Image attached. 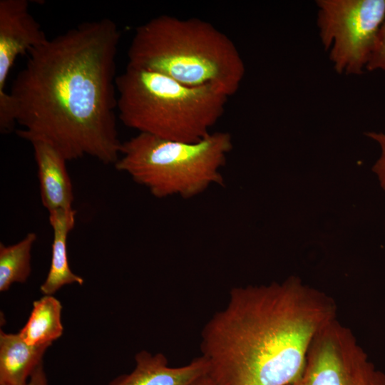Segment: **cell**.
Here are the masks:
<instances>
[{"label":"cell","mask_w":385,"mask_h":385,"mask_svg":"<svg viewBox=\"0 0 385 385\" xmlns=\"http://www.w3.org/2000/svg\"><path fill=\"white\" fill-rule=\"evenodd\" d=\"M120 30L111 19L86 21L48 38L28 55L9 92L16 134L43 141L67 161L91 156L115 165V60Z\"/></svg>","instance_id":"1"},{"label":"cell","mask_w":385,"mask_h":385,"mask_svg":"<svg viewBox=\"0 0 385 385\" xmlns=\"http://www.w3.org/2000/svg\"><path fill=\"white\" fill-rule=\"evenodd\" d=\"M329 296L297 277L231 289L201 332L215 385H289L303 372L316 336L337 319Z\"/></svg>","instance_id":"2"},{"label":"cell","mask_w":385,"mask_h":385,"mask_svg":"<svg viewBox=\"0 0 385 385\" xmlns=\"http://www.w3.org/2000/svg\"><path fill=\"white\" fill-rule=\"evenodd\" d=\"M128 64L192 87L210 85L229 97L239 89L245 65L232 39L210 22L162 14L139 25Z\"/></svg>","instance_id":"3"},{"label":"cell","mask_w":385,"mask_h":385,"mask_svg":"<svg viewBox=\"0 0 385 385\" xmlns=\"http://www.w3.org/2000/svg\"><path fill=\"white\" fill-rule=\"evenodd\" d=\"M115 85L118 118L125 126L185 143L198 142L211 133L229 98L213 86H188L128 65Z\"/></svg>","instance_id":"4"},{"label":"cell","mask_w":385,"mask_h":385,"mask_svg":"<svg viewBox=\"0 0 385 385\" xmlns=\"http://www.w3.org/2000/svg\"><path fill=\"white\" fill-rule=\"evenodd\" d=\"M232 148L227 132L210 133L195 143L138 133L122 143L114 166L157 198H191L210 185L223 183L220 169Z\"/></svg>","instance_id":"5"},{"label":"cell","mask_w":385,"mask_h":385,"mask_svg":"<svg viewBox=\"0 0 385 385\" xmlns=\"http://www.w3.org/2000/svg\"><path fill=\"white\" fill-rule=\"evenodd\" d=\"M316 6L319 38L334 71L363 73L385 19V0H317Z\"/></svg>","instance_id":"6"},{"label":"cell","mask_w":385,"mask_h":385,"mask_svg":"<svg viewBox=\"0 0 385 385\" xmlns=\"http://www.w3.org/2000/svg\"><path fill=\"white\" fill-rule=\"evenodd\" d=\"M289 385H385V374L336 319L316 336L303 372Z\"/></svg>","instance_id":"7"},{"label":"cell","mask_w":385,"mask_h":385,"mask_svg":"<svg viewBox=\"0 0 385 385\" xmlns=\"http://www.w3.org/2000/svg\"><path fill=\"white\" fill-rule=\"evenodd\" d=\"M46 34L29 11L27 0L0 1V115L12 112L6 83L19 56L29 55L47 41Z\"/></svg>","instance_id":"8"},{"label":"cell","mask_w":385,"mask_h":385,"mask_svg":"<svg viewBox=\"0 0 385 385\" xmlns=\"http://www.w3.org/2000/svg\"><path fill=\"white\" fill-rule=\"evenodd\" d=\"M135 367L132 372L117 376L108 385H190L207 374L209 365L200 356L187 365L170 367L162 353L152 354L141 351L135 356Z\"/></svg>","instance_id":"9"},{"label":"cell","mask_w":385,"mask_h":385,"mask_svg":"<svg viewBox=\"0 0 385 385\" xmlns=\"http://www.w3.org/2000/svg\"><path fill=\"white\" fill-rule=\"evenodd\" d=\"M37 166L40 195L48 213L73 209V185L66 159L54 147L43 141L31 143Z\"/></svg>","instance_id":"10"},{"label":"cell","mask_w":385,"mask_h":385,"mask_svg":"<svg viewBox=\"0 0 385 385\" xmlns=\"http://www.w3.org/2000/svg\"><path fill=\"white\" fill-rule=\"evenodd\" d=\"M76 213L73 208L48 213L53 237L50 268L45 281L40 287L44 295H52L66 284L77 283L82 285L84 282L81 277L71 271L68 260L67 239L74 227Z\"/></svg>","instance_id":"11"},{"label":"cell","mask_w":385,"mask_h":385,"mask_svg":"<svg viewBox=\"0 0 385 385\" xmlns=\"http://www.w3.org/2000/svg\"><path fill=\"white\" fill-rule=\"evenodd\" d=\"M51 344L31 346L18 334L0 331V385H24Z\"/></svg>","instance_id":"12"},{"label":"cell","mask_w":385,"mask_h":385,"mask_svg":"<svg viewBox=\"0 0 385 385\" xmlns=\"http://www.w3.org/2000/svg\"><path fill=\"white\" fill-rule=\"evenodd\" d=\"M62 306L52 295H44L34 301L28 321L19 334L29 345L51 344L63 332Z\"/></svg>","instance_id":"13"},{"label":"cell","mask_w":385,"mask_h":385,"mask_svg":"<svg viewBox=\"0 0 385 385\" xmlns=\"http://www.w3.org/2000/svg\"><path fill=\"white\" fill-rule=\"evenodd\" d=\"M37 239L29 232L21 240L9 246L0 243V292L8 290L14 282H26L31 272V250Z\"/></svg>","instance_id":"14"},{"label":"cell","mask_w":385,"mask_h":385,"mask_svg":"<svg viewBox=\"0 0 385 385\" xmlns=\"http://www.w3.org/2000/svg\"><path fill=\"white\" fill-rule=\"evenodd\" d=\"M366 71L385 73V19L379 29Z\"/></svg>","instance_id":"15"},{"label":"cell","mask_w":385,"mask_h":385,"mask_svg":"<svg viewBox=\"0 0 385 385\" xmlns=\"http://www.w3.org/2000/svg\"><path fill=\"white\" fill-rule=\"evenodd\" d=\"M364 135L378 143L380 155L372 166V171L377 175L381 188L385 191V130L383 132L369 131Z\"/></svg>","instance_id":"16"},{"label":"cell","mask_w":385,"mask_h":385,"mask_svg":"<svg viewBox=\"0 0 385 385\" xmlns=\"http://www.w3.org/2000/svg\"><path fill=\"white\" fill-rule=\"evenodd\" d=\"M24 385H48L43 362L34 370L28 381Z\"/></svg>","instance_id":"17"},{"label":"cell","mask_w":385,"mask_h":385,"mask_svg":"<svg viewBox=\"0 0 385 385\" xmlns=\"http://www.w3.org/2000/svg\"><path fill=\"white\" fill-rule=\"evenodd\" d=\"M190 385H215L207 374H205L192 382Z\"/></svg>","instance_id":"18"}]
</instances>
